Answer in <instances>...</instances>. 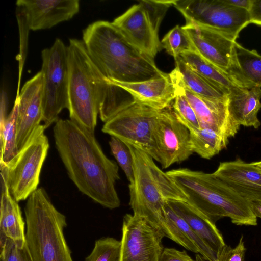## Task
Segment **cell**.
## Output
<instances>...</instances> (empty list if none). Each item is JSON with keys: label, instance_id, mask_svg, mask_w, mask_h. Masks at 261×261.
<instances>
[{"label": "cell", "instance_id": "484cf974", "mask_svg": "<svg viewBox=\"0 0 261 261\" xmlns=\"http://www.w3.org/2000/svg\"><path fill=\"white\" fill-rule=\"evenodd\" d=\"M190 138L193 153L206 159L218 154L229 143V138L208 128L190 132Z\"/></svg>", "mask_w": 261, "mask_h": 261}, {"label": "cell", "instance_id": "8992f818", "mask_svg": "<svg viewBox=\"0 0 261 261\" xmlns=\"http://www.w3.org/2000/svg\"><path fill=\"white\" fill-rule=\"evenodd\" d=\"M67 48L70 119L94 133L99 113V84L102 75L83 40L70 39Z\"/></svg>", "mask_w": 261, "mask_h": 261}, {"label": "cell", "instance_id": "60d3db41", "mask_svg": "<svg viewBox=\"0 0 261 261\" xmlns=\"http://www.w3.org/2000/svg\"><path fill=\"white\" fill-rule=\"evenodd\" d=\"M251 210L254 215L261 218V199L249 201Z\"/></svg>", "mask_w": 261, "mask_h": 261}, {"label": "cell", "instance_id": "d4e9b609", "mask_svg": "<svg viewBox=\"0 0 261 261\" xmlns=\"http://www.w3.org/2000/svg\"><path fill=\"white\" fill-rule=\"evenodd\" d=\"M180 56L192 69L227 95L234 89L240 87L228 74L204 59L196 51L186 52Z\"/></svg>", "mask_w": 261, "mask_h": 261}, {"label": "cell", "instance_id": "836d02e7", "mask_svg": "<svg viewBox=\"0 0 261 261\" xmlns=\"http://www.w3.org/2000/svg\"><path fill=\"white\" fill-rule=\"evenodd\" d=\"M1 246V261H32L25 242L7 239Z\"/></svg>", "mask_w": 261, "mask_h": 261}, {"label": "cell", "instance_id": "ab89813d", "mask_svg": "<svg viewBox=\"0 0 261 261\" xmlns=\"http://www.w3.org/2000/svg\"><path fill=\"white\" fill-rule=\"evenodd\" d=\"M228 4L236 7L248 10L250 5L251 0H225Z\"/></svg>", "mask_w": 261, "mask_h": 261}, {"label": "cell", "instance_id": "74e56055", "mask_svg": "<svg viewBox=\"0 0 261 261\" xmlns=\"http://www.w3.org/2000/svg\"><path fill=\"white\" fill-rule=\"evenodd\" d=\"M250 23L261 27V0H251L248 10Z\"/></svg>", "mask_w": 261, "mask_h": 261}, {"label": "cell", "instance_id": "cb8c5ba5", "mask_svg": "<svg viewBox=\"0 0 261 261\" xmlns=\"http://www.w3.org/2000/svg\"><path fill=\"white\" fill-rule=\"evenodd\" d=\"M175 68L169 73L174 81L191 92L202 96L224 99L227 94L192 69L179 56L175 60Z\"/></svg>", "mask_w": 261, "mask_h": 261}, {"label": "cell", "instance_id": "e575fe53", "mask_svg": "<svg viewBox=\"0 0 261 261\" xmlns=\"http://www.w3.org/2000/svg\"><path fill=\"white\" fill-rule=\"evenodd\" d=\"M174 0H141L139 3L145 9L155 29L159 32L161 22Z\"/></svg>", "mask_w": 261, "mask_h": 261}, {"label": "cell", "instance_id": "f546056e", "mask_svg": "<svg viewBox=\"0 0 261 261\" xmlns=\"http://www.w3.org/2000/svg\"><path fill=\"white\" fill-rule=\"evenodd\" d=\"M16 5V17L19 33V51L16 59L18 61V80L16 95L20 94V85L24 64L28 53V37L31 30L27 12L24 8Z\"/></svg>", "mask_w": 261, "mask_h": 261}, {"label": "cell", "instance_id": "9c48e42d", "mask_svg": "<svg viewBox=\"0 0 261 261\" xmlns=\"http://www.w3.org/2000/svg\"><path fill=\"white\" fill-rule=\"evenodd\" d=\"M186 24L206 27L237 40L241 31L250 24L247 10L225 0H174Z\"/></svg>", "mask_w": 261, "mask_h": 261}, {"label": "cell", "instance_id": "ac0fdd59", "mask_svg": "<svg viewBox=\"0 0 261 261\" xmlns=\"http://www.w3.org/2000/svg\"><path fill=\"white\" fill-rule=\"evenodd\" d=\"M27 13L31 30L50 29L67 21L80 9L79 0H18Z\"/></svg>", "mask_w": 261, "mask_h": 261}, {"label": "cell", "instance_id": "b9f144b4", "mask_svg": "<svg viewBox=\"0 0 261 261\" xmlns=\"http://www.w3.org/2000/svg\"><path fill=\"white\" fill-rule=\"evenodd\" d=\"M195 258V261H208L205 259L202 255L198 253L196 254Z\"/></svg>", "mask_w": 261, "mask_h": 261}, {"label": "cell", "instance_id": "d6986e66", "mask_svg": "<svg viewBox=\"0 0 261 261\" xmlns=\"http://www.w3.org/2000/svg\"><path fill=\"white\" fill-rule=\"evenodd\" d=\"M105 80L126 91L135 102L157 110L166 109L177 94L176 87L169 74L159 78L134 83Z\"/></svg>", "mask_w": 261, "mask_h": 261}, {"label": "cell", "instance_id": "7c38bea8", "mask_svg": "<svg viewBox=\"0 0 261 261\" xmlns=\"http://www.w3.org/2000/svg\"><path fill=\"white\" fill-rule=\"evenodd\" d=\"M165 237L146 219L126 214L123 218L120 261H159Z\"/></svg>", "mask_w": 261, "mask_h": 261}, {"label": "cell", "instance_id": "2e32d148", "mask_svg": "<svg viewBox=\"0 0 261 261\" xmlns=\"http://www.w3.org/2000/svg\"><path fill=\"white\" fill-rule=\"evenodd\" d=\"M43 86L44 76L40 71L27 81L20 90L16 129L18 150L42 121Z\"/></svg>", "mask_w": 261, "mask_h": 261}, {"label": "cell", "instance_id": "7a4b0ae2", "mask_svg": "<svg viewBox=\"0 0 261 261\" xmlns=\"http://www.w3.org/2000/svg\"><path fill=\"white\" fill-rule=\"evenodd\" d=\"M83 41L105 80L139 82L167 75L154 59L132 45L112 22L98 20L83 31Z\"/></svg>", "mask_w": 261, "mask_h": 261}, {"label": "cell", "instance_id": "3957f363", "mask_svg": "<svg viewBox=\"0 0 261 261\" xmlns=\"http://www.w3.org/2000/svg\"><path fill=\"white\" fill-rule=\"evenodd\" d=\"M187 197L191 205L215 223L228 217L237 225L256 226L257 217L250 202L217 177L208 173L188 168L166 172Z\"/></svg>", "mask_w": 261, "mask_h": 261}, {"label": "cell", "instance_id": "6da1fadb", "mask_svg": "<svg viewBox=\"0 0 261 261\" xmlns=\"http://www.w3.org/2000/svg\"><path fill=\"white\" fill-rule=\"evenodd\" d=\"M53 134L69 177L79 190L105 207H119L115 188L120 178L119 167L104 153L94 133L70 119L59 118Z\"/></svg>", "mask_w": 261, "mask_h": 261}, {"label": "cell", "instance_id": "4316f807", "mask_svg": "<svg viewBox=\"0 0 261 261\" xmlns=\"http://www.w3.org/2000/svg\"><path fill=\"white\" fill-rule=\"evenodd\" d=\"M19 95H16L13 107L4 123L0 126V163H7L13 159L19 150L16 142L17 120Z\"/></svg>", "mask_w": 261, "mask_h": 261}, {"label": "cell", "instance_id": "8fae6325", "mask_svg": "<svg viewBox=\"0 0 261 261\" xmlns=\"http://www.w3.org/2000/svg\"><path fill=\"white\" fill-rule=\"evenodd\" d=\"M183 27L195 51L228 74L238 86L250 89L237 62L235 50L236 40L204 27L185 24Z\"/></svg>", "mask_w": 261, "mask_h": 261}, {"label": "cell", "instance_id": "f35d334b", "mask_svg": "<svg viewBox=\"0 0 261 261\" xmlns=\"http://www.w3.org/2000/svg\"><path fill=\"white\" fill-rule=\"evenodd\" d=\"M0 106V126L4 123L8 115H7L8 108V98L6 92L2 90L1 94Z\"/></svg>", "mask_w": 261, "mask_h": 261}, {"label": "cell", "instance_id": "7bdbcfd3", "mask_svg": "<svg viewBox=\"0 0 261 261\" xmlns=\"http://www.w3.org/2000/svg\"><path fill=\"white\" fill-rule=\"evenodd\" d=\"M253 164L256 165L257 167H258L260 170H261V164H259L257 163L256 162H252Z\"/></svg>", "mask_w": 261, "mask_h": 261}, {"label": "cell", "instance_id": "603a6c76", "mask_svg": "<svg viewBox=\"0 0 261 261\" xmlns=\"http://www.w3.org/2000/svg\"><path fill=\"white\" fill-rule=\"evenodd\" d=\"M20 208L11 195L6 179L1 176L0 245L7 239L25 242V232Z\"/></svg>", "mask_w": 261, "mask_h": 261}, {"label": "cell", "instance_id": "5b68a950", "mask_svg": "<svg viewBox=\"0 0 261 261\" xmlns=\"http://www.w3.org/2000/svg\"><path fill=\"white\" fill-rule=\"evenodd\" d=\"M27 199L25 243L32 261H73L64 234L65 216L55 207L42 188Z\"/></svg>", "mask_w": 261, "mask_h": 261}, {"label": "cell", "instance_id": "83f0119b", "mask_svg": "<svg viewBox=\"0 0 261 261\" xmlns=\"http://www.w3.org/2000/svg\"><path fill=\"white\" fill-rule=\"evenodd\" d=\"M235 50L239 68L250 88H261V55L255 50L244 48L237 42Z\"/></svg>", "mask_w": 261, "mask_h": 261}, {"label": "cell", "instance_id": "52a82bcc", "mask_svg": "<svg viewBox=\"0 0 261 261\" xmlns=\"http://www.w3.org/2000/svg\"><path fill=\"white\" fill-rule=\"evenodd\" d=\"M45 127L40 124L17 154L7 163H0L1 175L6 180L11 195L24 200L38 188L40 175L49 147Z\"/></svg>", "mask_w": 261, "mask_h": 261}, {"label": "cell", "instance_id": "ee69618b", "mask_svg": "<svg viewBox=\"0 0 261 261\" xmlns=\"http://www.w3.org/2000/svg\"><path fill=\"white\" fill-rule=\"evenodd\" d=\"M256 162L259 164H261V161H256Z\"/></svg>", "mask_w": 261, "mask_h": 261}, {"label": "cell", "instance_id": "9a60e30c", "mask_svg": "<svg viewBox=\"0 0 261 261\" xmlns=\"http://www.w3.org/2000/svg\"><path fill=\"white\" fill-rule=\"evenodd\" d=\"M171 80L177 90L186 97L193 108L200 128H211L229 139L236 135L240 125L230 113L227 97L218 99L202 96L191 92L172 79Z\"/></svg>", "mask_w": 261, "mask_h": 261}, {"label": "cell", "instance_id": "f1b7e54d", "mask_svg": "<svg viewBox=\"0 0 261 261\" xmlns=\"http://www.w3.org/2000/svg\"><path fill=\"white\" fill-rule=\"evenodd\" d=\"M162 47L174 60L181 54L194 51L191 40L183 27L176 25L170 30L161 41Z\"/></svg>", "mask_w": 261, "mask_h": 261}, {"label": "cell", "instance_id": "d590c367", "mask_svg": "<svg viewBox=\"0 0 261 261\" xmlns=\"http://www.w3.org/2000/svg\"><path fill=\"white\" fill-rule=\"evenodd\" d=\"M246 248L242 236L238 245L231 248L226 244L220 250L216 261H244Z\"/></svg>", "mask_w": 261, "mask_h": 261}, {"label": "cell", "instance_id": "ba28073f", "mask_svg": "<svg viewBox=\"0 0 261 261\" xmlns=\"http://www.w3.org/2000/svg\"><path fill=\"white\" fill-rule=\"evenodd\" d=\"M41 71L44 76L42 121L45 128L59 119L68 107V48L57 38L53 45L41 52Z\"/></svg>", "mask_w": 261, "mask_h": 261}, {"label": "cell", "instance_id": "7402d4cb", "mask_svg": "<svg viewBox=\"0 0 261 261\" xmlns=\"http://www.w3.org/2000/svg\"><path fill=\"white\" fill-rule=\"evenodd\" d=\"M230 113L240 125L257 129L261 125L257 115L261 109V88L238 87L227 95Z\"/></svg>", "mask_w": 261, "mask_h": 261}, {"label": "cell", "instance_id": "d6a6232c", "mask_svg": "<svg viewBox=\"0 0 261 261\" xmlns=\"http://www.w3.org/2000/svg\"><path fill=\"white\" fill-rule=\"evenodd\" d=\"M177 90V89H176ZM173 105V113L177 120L190 132L200 129L196 114L186 97L178 91Z\"/></svg>", "mask_w": 261, "mask_h": 261}, {"label": "cell", "instance_id": "e0dca14e", "mask_svg": "<svg viewBox=\"0 0 261 261\" xmlns=\"http://www.w3.org/2000/svg\"><path fill=\"white\" fill-rule=\"evenodd\" d=\"M213 173L245 199H261V170L252 162L240 158L220 162Z\"/></svg>", "mask_w": 261, "mask_h": 261}, {"label": "cell", "instance_id": "30bf717a", "mask_svg": "<svg viewBox=\"0 0 261 261\" xmlns=\"http://www.w3.org/2000/svg\"><path fill=\"white\" fill-rule=\"evenodd\" d=\"M163 110L135 102L103 125L101 130L155 158L154 131Z\"/></svg>", "mask_w": 261, "mask_h": 261}, {"label": "cell", "instance_id": "4fadbf2b", "mask_svg": "<svg viewBox=\"0 0 261 261\" xmlns=\"http://www.w3.org/2000/svg\"><path fill=\"white\" fill-rule=\"evenodd\" d=\"M155 161L163 169L188 159L193 153L190 131L173 112L163 110L154 131Z\"/></svg>", "mask_w": 261, "mask_h": 261}, {"label": "cell", "instance_id": "8d00e7d4", "mask_svg": "<svg viewBox=\"0 0 261 261\" xmlns=\"http://www.w3.org/2000/svg\"><path fill=\"white\" fill-rule=\"evenodd\" d=\"M159 261H194L186 251L175 248H164Z\"/></svg>", "mask_w": 261, "mask_h": 261}, {"label": "cell", "instance_id": "4dcf8cb0", "mask_svg": "<svg viewBox=\"0 0 261 261\" xmlns=\"http://www.w3.org/2000/svg\"><path fill=\"white\" fill-rule=\"evenodd\" d=\"M121 241L106 237L95 241L91 253L85 261H120Z\"/></svg>", "mask_w": 261, "mask_h": 261}, {"label": "cell", "instance_id": "44dd1931", "mask_svg": "<svg viewBox=\"0 0 261 261\" xmlns=\"http://www.w3.org/2000/svg\"><path fill=\"white\" fill-rule=\"evenodd\" d=\"M164 210L166 222L163 231L165 237L186 249L200 254L208 261H216L217 254L194 232L186 222L166 202Z\"/></svg>", "mask_w": 261, "mask_h": 261}, {"label": "cell", "instance_id": "ffe728a7", "mask_svg": "<svg viewBox=\"0 0 261 261\" xmlns=\"http://www.w3.org/2000/svg\"><path fill=\"white\" fill-rule=\"evenodd\" d=\"M166 202L218 255L226 244L215 223L187 201L167 200Z\"/></svg>", "mask_w": 261, "mask_h": 261}, {"label": "cell", "instance_id": "5bb4252c", "mask_svg": "<svg viewBox=\"0 0 261 261\" xmlns=\"http://www.w3.org/2000/svg\"><path fill=\"white\" fill-rule=\"evenodd\" d=\"M112 22L128 42L147 56L154 59L163 48L159 32L139 3Z\"/></svg>", "mask_w": 261, "mask_h": 261}, {"label": "cell", "instance_id": "1f68e13d", "mask_svg": "<svg viewBox=\"0 0 261 261\" xmlns=\"http://www.w3.org/2000/svg\"><path fill=\"white\" fill-rule=\"evenodd\" d=\"M111 151L124 172L129 183L134 180V162L128 144L119 139L111 136L109 141Z\"/></svg>", "mask_w": 261, "mask_h": 261}, {"label": "cell", "instance_id": "277c9868", "mask_svg": "<svg viewBox=\"0 0 261 261\" xmlns=\"http://www.w3.org/2000/svg\"><path fill=\"white\" fill-rule=\"evenodd\" d=\"M129 145L134 162V178L128 185L129 205L133 214L144 218L163 230L167 200L187 201L175 181L145 152Z\"/></svg>", "mask_w": 261, "mask_h": 261}]
</instances>
